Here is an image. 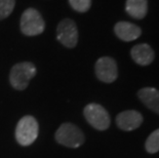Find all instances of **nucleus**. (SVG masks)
<instances>
[{"label":"nucleus","mask_w":159,"mask_h":158,"mask_svg":"<svg viewBox=\"0 0 159 158\" xmlns=\"http://www.w3.org/2000/svg\"><path fill=\"white\" fill-rule=\"evenodd\" d=\"M36 75V67L30 62L16 64L11 70L9 81L13 88L24 90L27 88L30 80Z\"/></svg>","instance_id":"obj_1"},{"label":"nucleus","mask_w":159,"mask_h":158,"mask_svg":"<svg viewBox=\"0 0 159 158\" xmlns=\"http://www.w3.org/2000/svg\"><path fill=\"white\" fill-rule=\"evenodd\" d=\"M38 122L32 116H24L16 129V139L22 146H29L38 137Z\"/></svg>","instance_id":"obj_2"},{"label":"nucleus","mask_w":159,"mask_h":158,"mask_svg":"<svg viewBox=\"0 0 159 158\" xmlns=\"http://www.w3.org/2000/svg\"><path fill=\"white\" fill-rule=\"evenodd\" d=\"M20 27L24 35L36 36L44 31L45 23L38 11L35 8H28L21 16Z\"/></svg>","instance_id":"obj_3"},{"label":"nucleus","mask_w":159,"mask_h":158,"mask_svg":"<svg viewBox=\"0 0 159 158\" xmlns=\"http://www.w3.org/2000/svg\"><path fill=\"white\" fill-rule=\"evenodd\" d=\"M57 142L69 148H78L84 143L83 133L72 123L62 124L56 133Z\"/></svg>","instance_id":"obj_4"},{"label":"nucleus","mask_w":159,"mask_h":158,"mask_svg":"<svg viewBox=\"0 0 159 158\" xmlns=\"http://www.w3.org/2000/svg\"><path fill=\"white\" fill-rule=\"evenodd\" d=\"M86 121L98 130H106L109 129L111 120L106 109L99 104H89L83 110Z\"/></svg>","instance_id":"obj_5"},{"label":"nucleus","mask_w":159,"mask_h":158,"mask_svg":"<svg viewBox=\"0 0 159 158\" xmlns=\"http://www.w3.org/2000/svg\"><path fill=\"white\" fill-rule=\"evenodd\" d=\"M57 38L66 47H75L78 42V29L75 22L70 19L61 21L57 28Z\"/></svg>","instance_id":"obj_6"},{"label":"nucleus","mask_w":159,"mask_h":158,"mask_svg":"<svg viewBox=\"0 0 159 158\" xmlns=\"http://www.w3.org/2000/svg\"><path fill=\"white\" fill-rule=\"evenodd\" d=\"M94 71L98 79L105 83L114 82L118 76L117 64L110 56H103L98 60L94 66Z\"/></svg>","instance_id":"obj_7"},{"label":"nucleus","mask_w":159,"mask_h":158,"mask_svg":"<svg viewBox=\"0 0 159 158\" xmlns=\"http://www.w3.org/2000/svg\"><path fill=\"white\" fill-rule=\"evenodd\" d=\"M143 123V116L136 110H126L119 113L116 117V124L125 132L137 129Z\"/></svg>","instance_id":"obj_8"},{"label":"nucleus","mask_w":159,"mask_h":158,"mask_svg":"<svg viewBox=\"0 0 159 158\" xmlns=\"http://www.w3.org/2000/svg\"><path fill=\"white\" fill-rule=\"evenodd\" d=\"M114 32L118 38L125 42L134 41L142 34L140 27L129 22H118L114 27Z\"/></svg>","instance_id":"obj_9"},{"label":"nucleus","mask_w":159,"mask_h":158,"mask_svg":"<svg viewBox=\"0 0 159 158\" xmlns=\"http://www.w3.org/2000/svg\"><path fill=\"white\" fill-rule=\"evenodd\" d=\"M130 56L134 62L140 66H148L154 61L155 53L152 47L147 43L134 45L130 50Z\"/></svg>","instance_id":"obj_10"},{"label":"nucleus","mask_w":159,"mask_h":158,"mask_svg":"<svg viewBox=\"0 0 159 158\" xmlns=\"http://www.w3.org/2000/svg\"><path fill=\"white\" fill-rule=\"evenodd\" d=\"M138 97L148 109L159 114V90L153 87H144L138 92Z\"/></svg>","instance_id":"obj_11"},{"label":"nucleus","mask_w":159,"mask_h":158,"mask_svg":"<svg viewBox=\"0 0 159 158\" xmlns=\"http://www.w3.org/2000/svg\"><path fill=\"white\" fill-rule=\"evenodd\" d=\"M125 11L131 18L142 20L146 16L148 12L147 0H126Z\"/></svg>","instance_id":"obj_12"},{"label":"nucleus","mask_w":159,"mask_h":158,"mask_svg":"<svg viewBox=\"0 0 159 158\" xmlns=\"http://www.w3.org/2000/svg\"><path fill=\"white\" fill-rule=\"evenodd\" d=\"M145 148H146L147 152L151 154L157 153L159 151V129L154 130L148 137L146 144H145Z\"/></svg>","instance_id":"obj_13"},{"label":"nucleus","mask_w":159,"mask_h":158,"mask_svg":"<svg viewBox=\"0 0 159 158\" xmlns=\"http://www.w3.org/2000/svg\"><path fill=\"white\" fill-rule=\"evenodd\" d=\"M16 0H0V20L6 19L12 12Z\"/></svg>","instance_id":"obj_14"},{"label":"nucleus","mask_w":159,"mask_h":158,"mask_svg":"<svg viewBox=\"0 0 159 158\" xmlns=\"http://www.w3.org/2000/svg\"><path fill=\"white\" fill-rule=\"evenodd\" d=\"M69 3L71 7L78 12H85L91 6V0H69Z\"/></svg>","instance_id":"obj_15"}]
</instances>
